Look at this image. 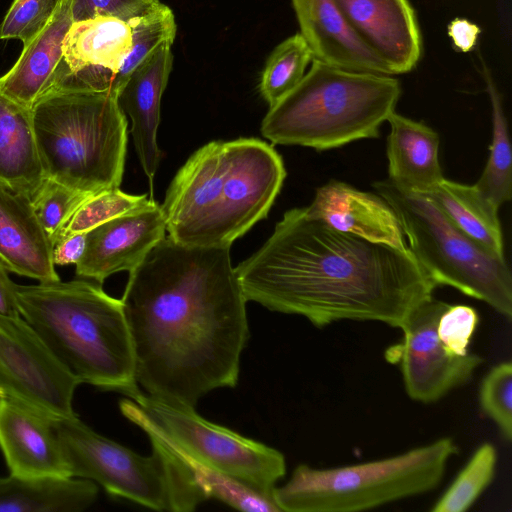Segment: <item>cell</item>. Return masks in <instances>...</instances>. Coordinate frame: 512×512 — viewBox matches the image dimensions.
I'll use <instances>...</instances> for the list:
<instances>
[{
	"instance_id": "1",
	"label": "cell",
	"mask_w": 512,
	"mask_h": 512,
	"mask_svg": "<svg viewBox=\"0 0 512 512\" xmlns=\"http://www.w3.org/2000/svg\"><path fill=\"white\" fill-rule=\"evenodd\" d=\"M121 302L147 395L195 408L207 393L237 385L250 333L230 248L165 237L129 272Z\"/></svg>"
},
{
	"instance_id": "2",
	"label": "cell",
	"mask_w": 512,
	"mask_h": 512,
	"mask_svg": "<svg viewBox=\"0 0 512 512\" xmlns=\"http://www.w3.org/2000/svg\"><path fill=\"white\" fill-rule=\"evenodd\" d=\"M244 297L317 327L341 320L403 326L435 283L411 251L339 231L306 207L285 212L236 268Z\"/></svg>"
},
{
	"instance_id": "3",
	"label": "cell",
	"mask_w": 512,
	"mask_h": 512,
	"mask_svg": "<svg viewBox=\"0 0 512 512\" xmlns=\"http://www.w3.org/2000/svg\"><path fill=\"white\" fill-rule=\"evenodd\" d=\"M285 177L280 154L258 138L209 142L167 189L161 208L168 237L186 246L230 248L267 217Z\"/></svg>"
},
{
	"instance_id": "4",
	"label": "cell",
	"mask_w": 512,
	"mask_h": 512,
	"mask_svg": "<svg viewBox=\"0 0 512 512\" xmlns=\"http://www.w3.org/2000/svg\"><path fill=\"white\" fill-rule=\"evenodd\" d=\"M21 316L80 382L133 399L132 338L121 299L87 280L18 285Z\"/></svg>"
},
{
	"instance_id": "5",
	"label": "cell",
	"mask_w": 512,
	"mask_h": 512,
	"mask_svg": "<svg viewBox=\"0 0 512 512\" xmlns=\"http://www.w3.org/2000/svg\"><path fill=\"white\" fill-rule=\"evenodd\" d=\"M401 95L392 75L350 71L313 60L298 85L274 106L261 124L274 144L329 150L376 138L395 112Z\"/></svg>"
},
{
	"instance_id": "6",
	"label": "cell",
	"mask_w": 512,
	"mask_h": 512,
	"mask_svg": "<svg viewBox=\"0 0 512 512\" xmlns=\"http://www.w3.org/2000/svg\"><path fill=\"white\" fill-rule=\"evenodd\" d=\"M31 111L45 178L88 194L119 188L128 122L117 92L52 89Z\"/></svg>"
},
{
	"instance_id": "7",
	"label": "cell",
	"mask_w": 512,
	"mask_h": 512,
	"mask_svg": "<svg viewBox=\"0 0 512 512\" xmlns=\"http://www.w3.org/2000/svg\"><path fill=\"white\" fill-rule=\"evenodd\" d=\"M458 452L450 437L404 453L365 463L317 469L298 465L290 479L275 487L281 511H364L435 489L450 458Z\"/></svg>"
},
{
	"instance_id": "8",
	"label": "cell",
	"mask_w": 512,
	"mask_h": 512,
	"mask_svg": "<svg viewBox=\"0 0 512 512\" xmlns=\"http://www.w3.org/2000/svg\"><path fill=\"white\" fill-rule=\"evenodd\" d=\"M373 186L394 210L409 250L436 286H451L511 319L512 275L505 257L461 231L426 196L389 179Z\"/></svg>"
},
{
	"instance_id": "9",
	"label": "cell",
	"mask_w": 512,
	"mask_h": 512,
	"mask_svg": "<svg viewBox=\"0 0 512 512\" xmlns=\"http://www.w3.org/2000/svg\"><path fill=\"white\" fill-rule=\"evenodd\" d=\"M55 421L71 477L158 511L191 512L209 499L188 469L158 444L151 443L152 454L143 456L98 434L77 414Z\"/></svg>"
},
{
	"instance_id": "10",
	"label": "cell",
	"mask_w": 512,
	"mask_h": 512,
	"mask_svg": "<svg viewBox=\"0 0 512 512\" xmlns=\"http://www.w3.org/2000/svg\"><path fill=\"white\" fill-rule=\"evenodd\" d=\"M132 400L186 452L212 470L269 495L286 473L280 451L202 418L195 408L170 404L142 391Z\"/></svg>"
},
{
	"instance_id": "11",
	"label": "cell",
	"mask_w": 512,
	"mask_h": 512,
	"mask_svg": "<svg viewBox=\"0 0 512 512\" xmlns=\"http://www.w3.org/2000/svg\"><path fill=\"white\" fill-rule=\"evenodd\" d=\"M80 384L22 316L0 315V396L67 418Z\"/></svg>"
},
{
	"instance_id": "12",
	"label": "cell",
	"mask_w": 512,
	"mask_h": 512,
	"mask_svg": "<svg viewBox=\"0 0 512 512\" xmlns=\"http://www.w3.org/2000/svg\"><path fill=\"white\" fill-rule=\"evenodd\" d=\"M449 303L432 296L408 315L401 330L403 340L387 350L399 362L407 395L414 401L433 403L470 380L483 359L474 353L456 356L441 343L437 324Z\"/></svg>"
},
{
	"instance_id": "13",
	"label": "cell",
	"mask_w": 512,
	"mask_h": 512,
	"mask_svg": "<svg viewBox=\"0 0 512 512\" xmlns=\"http://www.w3.org/2000/svg\"><path fill=\"white\" fill-rule=\"evenodd\" d=\"M131 47L129 22L106 16L72 22L50 90L117 92L116 79Z\"/></svg>"
},
{
	"instance_id": "14",
	"label": "cell",
	"mask_w": 512,
	"mask_h": 512,
	"mask_svg": "<svg viewBox=\"0 0 512 512\" xmlns=\"http://www.w3.org/2000/svg\"><path fill=\"white\" fill-rule=\"evenodd\" d=\"M166 221L156 201L106 221L86 233L76 275L102 284L120 271H132L163 238Z\"/></svg>"
},
{
	"instance_id": "15",
	"label": "cell",
	"mask_w": 512,
	"mask_h": 512,
	"mask_svg": "<svg viewBox=\"0 0 512 512\" xmlns=\"http://www.w3.org/2000/svg\"><path fill=\"white\" fill-rule=\"evenodd\" d=\"M56 418L21 401L0 398V449L11 474L71 477Z\"/></svg>"
},
{
	"instance_id": "16",
	"label": "cell",
	"mask_w": 512,
	"mask_h": 512,
	"mask_svg": "<svg viewBox=\"0 0 512 512\" xmlns=\"http://www.w3.org/2000/svg\"><path fill=\"white\" fill-rule=\"evenodd\" d=\"M359 38L392 75L411 71L421 56V36L408 0H333Z\"/></svg>"
},
{
	"instance_id": "17",
	"label": "cell",
	"mask_w": 512,
	"mask_h": 512,
	"mask_svg": "<svg viewBox=\"0 0 512 512\" xmlns=\"http://www.w3.org/2000/svg\"><path fill=\"white\" fill-rule=\"evenodd\" d=\"M173 42L162 43L128 77L118 92V102L131 121L130 133L141 167L152 190L162 152L157 144L161 97L172 69Z\"/></svg>"
},
{
	"instance_id": "18",
	"label": "cell",
	"mask_w": 512,
	"mask_h": 512,
	"mask_svg": "<svg viewBox=\"0 0 512 512\" xmlns=\"http://www.w3.org/2000/svg\"><path fill=\"white\" fill-rule=\"evenodd\" d=\"M308 213L333 228L363 239L408 249L399 220L379 194L364 192L337 180L316 191Z\"/></svg>"
},
{
	"instance_id": "19",
	"label": "cell",
	"mask_w": 512,
	"mask_h": 512,
	"mask_svg": "<svg viewBox=\"0 0 512 512\" xmlns=\"http://www.w3.org/2000/svg\"><path fill=\"white\" fill-rule=\"evenodd\" d=\"M313 60L357 72L392 75L359 38L333 0H291Z\"/></svg>"
},
{
	"instance_id": "20",
	"label": "cell",
	"mask_w": 512,
	"mask_h": 512,
	"mask_svg": "<svg viewBox=\"0 0 512 512\" xmlns=\"http://www.w3.org/2000/svg\"><path fill=\"white\" fill-rule=\"evenodd\" d=\"M52 251L31 198L0 184V261L8 271L52 283L60 281Z\"/></svg>"
},
{
	"instance_id": "21",
	"label": "cell",
	"mask_w": 512,
	"mask_h": 512,
	"mask_svg": "<svg viewBox=\"0 0 512 512\" xmlns=\"http://www.w3.org/2000/svg\"><path fill=\"white\" fill-rule=\"evenodd\" d=\"M68 0L27 43L15 64L0 76V93L28 108L49 91L62 62L64 38L72 24Z\"/></svg>"
},
{
	"instance_id": "22",
	"label": "cell",
	"mask_w": 512,
	"mask_h": 512,
	"mask_svg": "<svg viewBox=\"0 0 512 512\" xmlns=\"http://www.w3.org/2000/svg\"><path fill=\"white\" fill-rule=\"evenodd\" d=\"M389 180L400 188L426 194L443 179L439 136L429 126L393 112L387 119Z\"/></svg>"
},
{
	"instance_id": "23",
	"label": "cell",
	"mask_w": 512,
	"mask_h": 512,
	"mask_svg": "<svg viewBox=\"0 0 512 512\" xmlns=\"http://www.w3.org/2000/svg\"><path fill=\"white\" fill-rule=\"evenodd\" d=\"M121 413L141 428L150 443H156L189 471L208 498H215L235 509L250 512H281L273 495L257 491L239 481L203 465L177 444L152 418L132 399L119 403Z\"/></svg>"
},
{
	"instance_id": "24",
	"label": "cell",
	"mask_w": 512,
	"mask_h": 512,
	"mask_svg": "<svg viewBox=\"0 0 512 512\" xmlns=\"http://www.w3.org/2000/svg\"><path fill=\"white\" fill-rule=\"evenodd\" d=\"M44 179L31 108L0 93V184L32 198Z\"/></svg>"
},
{
	"instance_id": "25",
	"label": "cell",
	"mask_w": 512,
	"mask_h": 512,
	"mask_svg": "<svg viewBox=\"0 0 512 512\" xmlns=\"http://www.w3.org/2000/svg\"><path fill=\"white\" fill-rule=\"evenodd\" d=\"M93 481L76 477H0V512H80L97 499Z\"/></svg>"
},
{
	"instance_id": "26",
	"label": "cell",
	"mask_w": 512,
	"mask_h": 512,
	"mask_svg": "<svg viewBox=\"0 0 512 512\" xmlns=\"http://www.w3.org/2000/svg\"><path fill=\"white\" fill-rule=\"evenodd\" d=\"M430 199L461 231L494 255L504 257L499 208L474 185L443 179L422 194Z\"/></svg>"
},
{
	"instance_id": "27",
	"label": "cell",
	"mask_w": 512,
	"mask_h": 512,
	"mask_svg": "<svg viewBox=\"0 0 512 512\" xmlns=\"http://www.w3.org/2000/svg\"><path fill=\"white\" fill-rule=\"evenodd\" d=\"M486 84L491 102L492 142L485 168L474 186L500 208L512 197V151L501 98L487 73Z\"/></svg>"
},
{
	"instance_id": "28",
	"label": "cell",
	"mask_w": 512,
	"mask_h": 512,
	"mask_svg": "<svg viewBox=\"0 0 512 512\" xmlns=\"http://www.w3.org/2000/svg\"><path fill=\"white\" fill-rule=\"evenodd\" d=\"M311 61L312 52L300 33L287 38L273 50L263 70L259 87L269 107L298 85Z\"/></svg>"
},
{
	"instance_id": "29",
	"label": "cell",
	"mask_w": 512,
	"mask_h": 512,
	"mask_svg": "<svg viewBox=\"0 0 512 512\" xmlns=\"http://www.w3.org/2000/svg\"><path fill=\"white\" fill-rule=\"evenodd\" d=\"M496 463L495 446L489 442L482 443L431 511L464 512L468 510L492 482Z\"/></svg>"
},
{
	"instance_id": "30",
	"label": "cell",
	"mask_w": 512,
	"mask_h": 512,
	"mask_svg": "<svg viewBox=\"0 0 512 512\" xmlns=\"http://www.w3.org/2000/svg\"><path fill=\"white\" fill-rule=\"evenodd\" d=\"M132 34L131 51L117 76V93L131 73L144 62L162 43L173 42L176 23L172 10L159 3L147 14L129 22Z\"/></svg>"
},
{
	"instance_id": "31",
	"label": "cell",
	"mask_w": 512,
	"mask_h": 512,
	"mask_svg": "<svg viewBox=\"0 0 512 512\" xmlns=\"http://www.w3.org/2000/svg\"><path fill=\"white\" fill-rule=\"evenodd\" d=\"M152 201L153 199L148 198L146 194H128L119 188L100 191L91 195L73 213L61 237L71 233L87 232L106 221L143 208Z\"/></svg>"
},
{
	"instance_id": "32",
	"label": "cell",
	"mask_w": 512,
	"mask_h": 512,
	"mask_svg": "<svg viewBox=\"0 0 512 512\" xmlns=\"http://www.w3.org/2000/svg\"><path fill=\"white\" fill-rule=\"evenodd\" d=\"M91 195L50 178L43 180L31 200L52 245L61 237L73 213Z\"/></svg>"
},
{
	"instance_id": "33",
	"label": "cell",
	"mask_w": 512,
	"mask_h": 512,
	"mask_svg": "<svg viewBox=\"0 0 512 512\" xmlns=\"http://www.w3.org/2000/svg\"><path fill=\"white\" fill-rule=\"evenodd\" d=\"M482 411L497 425L503 437L512 438V364L493 366L484 376L479 389Z\"/></svg>"
},
{
	"instance_id": "34",
	"label": "cell",
	"mask_w": 512,
	"mask_h": 512,
	"mask_svg": "<svg viewBox=\"0 0 512 512\" xmlns=\"http://www.w3.org/2000/svg\"><path fill=\"white\" fill-rule=\"evenodd\" d=\"M61 0H14L0 25V39H32L52 18Z\"/></svg>"
},
{
	"instance_id": "35",
	"label": "cell",
	"mask_w": 512,
	"mask_h": 512,
	"mask_svg": "<svg viewBox=\"0 0 512 512\" xmlns=\"http://www.w3.org/2000/svg\"><path fill=\"white\" fill-rule=\"evenodd\" d=\"M478 323L479 315L473 307L449 304L438 320V337L449 353L465 356Z\"/></svg>"
},
{
	"instance_id": "36",
	"label": "cell",
	"mask_w": 512,
	"mask_h": 512,
	"mask_svg": "<svg viewBox=\"0 0 512 512\" xmlns=\"http://www.w3.org/2000/svg\"><path fill=\"white\" fill-rule=\"evenodd\" d=\"M73 22L99 16L114 17L126 22L141 17L159 0H68Z\"/></svg>"
},
{
	"instance_id": "37",
	"label": "cell",
	"mask_w": 512,
	"mask_h": 512,
	"mask_svg": "<svg viewBox=\"0 0 512 512\" xmlns=\"http://www.w3.org/2000/svg\"><path fill=\"white\" fill-rule=\"evenodd\" d=\"M86 233L64 235L53 245L52 259L55 266L76 264L81 259L86 246Z\"/></svg>"
},
{
	"instance_id": "38",
	"label": "cell",
	"mask_w": 512,
	"mask_h": 512,
	"mask_svg": "<svg viewBox=\"0 0 512 512\" xmlns=\"http://www.w3.org/2000/svg\"><path fill=\"white\" fill-rule=\"evenodd\" d=\"M479 33V27L466 19L457 18L448 26V35L454 46L461 52H468L473 49Z\"/></svg>"
},
{
	"instance_id": "39",
	"label": "cell",
	"mask_w": 512,
	"mask_h": 512,
	"mask_svg": "<svg viewBox=\"0 0 512 512\" xmlns=\"http://www.w3.org/2000/svg\"><path fill=\"white\" fill-rule=\"evenodd\" d=\"M16 287L17 284L8 275V269L0 261V315L21 316Z\"/></svg>"
},
{
	"instance_id": "40",
	"label": "cell",
	"mask_w": 512,
	"mask_h": 512,
	"mask_svg": "<svg viewBox=\"0 0 512 512\" xmlns=\"http://www.w3.org/2000/svg\"><path fill=\"white\" fill-rule=\"evenodd\" d=\"M0 398H1V396H0Z\"/></svg>"
}]
</instances>
